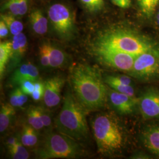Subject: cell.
Segmentation results:
<instances>
[{
  "mask_svg": "<svg viewBox=\"0 0 159 159\" xmlns=\"http://www.w3.org/2000/svg\"><path fill=\"white\" fill-rule=\"evenodd\" d=\"M12 42L6 41L0 43V76L2 79L7 64L11 58Z\"/></svg>",
  "mask_w": 159,
  "mask_h": 159,
  "instance_id": "cell-17",
  "label": "cell"
},
{
  "mask_svg": "<svg viewBox=\"0 0 159 159\" xmlns=\"http://www.w3.org/2000/svg\"><path fill=\"white\" fill-rule=\"evenodd\" d=\"M158 14H159V11H158V13H157Z\"/></svg>",
  "mask_w": 159,
  "mask_h": 159,
  "instance_id": "cell-37",
  "label": "cell"
},
{
  "mask_svg": "<svg viewBox=\"0 0 159 159\" xmlns=\"http://www.w3.org/2000/svg\"><path fill=\"white\" fill-rule=\"evenodd\" d=\"M22 144L18 141L12 148H8L9 153L12 159H27L29 158V152Z\"/></svg>",
  "mask_w": 159,
  "mask_h": 159,
  "instance_id": "cell-26",
  "label": "cell"
},
{
  "mask_svg": "<svg viewBox=\"0 0 159 159\" xmlns=\"http://www.w3.org/2000/svg\"><path fill=\"white\" fill-rule=\"evenodd\" d=\"M38 108L40 118L44 127H50L51 125V118L50 112L42 107H38Z\"/></svg>",
  "mask_w": 159,
  "mask_h": 159,
  "instance_id": "cell-31",
  "label": "cell"
},
{
  "mask_svg": "<svg viewBox=\"0 0 159 159\" xmlns=\"http://www.w3.org/2000/svg\"><path fill=\"white\" fill-rule=\"evenodd\" d=\"M104 82L109 85L111 88H112L114 91L119 92L123 94H125L130 96H134V90L131 85H126L124 84H121L114 81L112 80L104 79Z\"/></svg>",
  "mask_w": 159,
  "mask_h": 159,
  "instance_id": "cell-24",
  "label": "cell"
},
{
  "mask_svg": "<svg viewBox=\"0 0 159 159\" xmlns=\"http://www.w3.org/2000/svg\"><path fill=\"white\" fill-rule=\"evenodd\" d=\"M156 21H157V24L159 25V14H157V17H156Z\"/></svg>",
  "mask_w": 159,
  "mask_h": 159,
  "instance_id": "cell-36",
  "label": "cell"
},
{
  "mask_svg": "<svg viewBox=\"0 0 159 159\" xmlns=\"http://www.w3.org/2000/svg\"><path fill=\"white\" fill-rule=\"evenodd\" d=\"M47 48L50 57V67L52 68L61 67L66 60L64 52L50 44L47 43Z\"/></svg>",
  "mask_w": 159,
  "mask_h": 159,
  "instance_id": "cell-18",
  "label": "cell"
},
{
  "mask_svg": "<svg viewBox=\"0 0 159 159\" xmlns=\"http://www.w3.org/2000/svg\"><path fill=\"white\" fill-rule=\"evenodd\" d=\"M86 110L70 91L64 98L63 106L55 120L58 133L76 141L87 138L89 129L86 120Z\"/></svg>",
  "mask_w": 159,
  "mask_h": 159,
  "instance_id": "cell-2",
  "label": "cell"
},
{
  "mask_svg": "<svg viewBox=\"0 0 159 159\" xmlns=\"http://www.w3.org/2000/svg\"><path fill=\"white\" fill-rule=\"evenodd\" d=\"M18 141H19V140H18V138H16V137H12L10 138V139L8 140L7 142L8 149L10 148H12V146H14Z\"/></svg>",
  "mask_w": 159,
  "mask_h": 159,
  "instance_id": "cell-35",
  "label": "cell"
},
{
  "mask_svg": "<svg viewBox=\"0 0 159 159\" xmlns=\"http://www.w3.org/2000/svg\"><path fill=\"white\" fill-rule=\"evenodd\" d=\"M27 48V39L23 33L14 35L12 40V54L9 68H16L20 63Z\"/></svg>",
  "mask_w": 159,
  "mask_h": 159,
  "instance_id": "cell-12",
  "label": "cell"
},
{
  "mask_svg": "<svg viewBox=\"0 0 159 159\" xmlns=\"http://www.w3.org/2000/svg\"><path fill=\"white\" fill-rule=\"evenodd\" d=\"M6 8L14 16H24L28 10V0H8Z\"/></svg>",
  "mask_w": 159,
  "mask_h": 159,
  "instance_id": "cell-20",
  "label": "cell"
},
{
  "mask_svg": "<svg viewBox=\"0 0 159 159\" xmlns=\"http://www.w3.org/2000/svg\"><path fill=\"white\" fill-rule=\"evenodd\" d=\"M98 152L111 155L120 151L125 144L124 131L117 119L111 114H100L91 124Z\"/></svg>",
  "mask_w": 159,
  "mask_h": 159,
  "instance_id": "cell-3",
  "label": "cell"
},
{
  "mask_svg": "<svg viewBox=\"0 0 159 159\" xmlns=\"http://www.w3.org/2000/svg\"><path fill=\"white\" fill-rule=\"evenodd\" d=\"M142 140L148 150L159 157V126L151 127L144 131Z\"/></svg>",
  "mask_w": 159,
  "mask_h": 159,
  "instance_id": "cell-14",
  "label": "cell"
},
{
  "mask_svg": "<svg viewBox=\"0 0 159 159\" xmlns=\"http://www.w3.org/2000/svg\"><path fill=\"white\" fill-rule=\"evenodd\" d=\"M9 29L7 26V25L6 24V23L4 22V20H2V19H1V21H0V38L4 39L6 37L9 32Z\"/></svg>",
  "mask_w": 159,
  "mask_h": 159,
  "instance_id": "cell-33",
  "label": "cell"
},
{
  "mask_svg": "<svg viewBox=\"0 0 159 159\" xmlns=\"http://www.w3.org/2000/svg\"><path fill=\"white\" fill-rule=\"evenodd\" d=\"M13 16L12 14H1V19L4 21L11 34L16 35L22 33L24 27L23 23L16 20Z\"/></svg>",
  "mask_w": 159,
  "mask_h": 159,
  "instance_id": "cell-21",
  "label": "cell"
},
{
  "mask_svg": "<svg viewBox=\"0 0 159 159\" xmlns=\"http://www.w3.org/2000/svg\"><path fill=\"white\" fill-rule=\"evenodd\" d=\"M34 85L35 89L31 96L34 101H39L44 97V83L37 80L34 82Z\"/></svg>",
  "mask_w": 159,
  "mask_h": 159,
  "instance_id": "cell-28",
  "label": "cell"
},
{
  "mask_svg": "<svg viewBox=\"0 0 159 159\" xmlns=\"http://www.w3.org/2000/svg\"><path fill=\"white\" fill-rule=\"evenodd\" d=\"M115 6L121 8H127L131 6V0H111Z\"/></svg>",
  "mask_w": 159,
  "mask_h": 159,
  "instance_id": "cell-34",
  "label": "cell"
},
{
  "mask_svg": "<svg viewBox=\"0 0 159 159\" xmlns=\"http://www.w3.org/2000/svg\"><path fill=\"white\" fill-rule=\"evenodd\" d=\"M34 82L33 80H25L19 85L24 93L27 95H31L35 89Z\"/></svg>",
  "mask_w": 159,
  "mask_h": 159,
  "instance_id": "cell-30",
  "label": "cell"
},
{
  "mask_svg": "<svg viewBox=\"0 0 159 159\" xmlns=\"http://www.w3.org/2000/svg\"><path fill=\"white\" fill-rule=\"evenodd\" d=\"M30 21L33 30L36 34H46L48 29V21L40 10H35L30 15Z\"/></svg>",
  "mask_w": 159,
  "mask_h": 159,
  "instance_id": "cell-15",
  "label": "cell"
},
{
  "mask_svg": "<svg viewBox=\"0 0 159 159\" xmlns=\"http://www.w3.org/2000/svg\"><path fill=\"white\" fill-rule=\"evenodd\" d=\"M89 11L96 12L101 10L104 7V0H80Z\"/></svg>",
  "mask_w": 159,
  "mask_h": 159,
  "instance_id": "cell-27",
  "label": "cell"
},
{
  "mask_svg": "<svg viewBox=\"0 0 159 159\" xmlns=\"http://www.w3.org/2000/svg\"><path fill=\"white\" fill-rule=\"evenodd\" d=\"M48 17L57 33L63 37H69L73 31V17L68 8L61 4L51 6L48 11Z\"/></svg>",
  "mask_w": 159,
  "mask_h": 159,
  "instance_id": "cell-8",
  "label": "cell"
},
{
  "mask_svg": "<svg viewBox=\"0 0 159 159\" xmlns=\"http://www.w3.org/2000/svg\"><path fill=\"white\" fill-rule=\"evenodd\" d=\"M65 84V80L59 76H54L44 81V94L43 100L46 106L54 107L61 101V93Z\"/></svg>",
  "mask_w": 159,
  "mask_h": 159,
  "instance_id": "cell-10",
  "label": "cell"
},
{
  "mask_svg": "<svg viewBox=\"0 0 159 159\" xmlns=\"http://www.w3.org/2000/svg\"><path fill=\"white\" fill-rule=\"evenodd\" d=\"M137 2L144 16L150 17L155 11L159 0H137Z\"/></svg>",
  "mask_w": 159,
  "mask_h": 159,
  "instance_id": "cell-25",
  "label": "cell"
},
{
  "mask_svg": "<svg viewBox=\"0 0 159 159\" xmlns=\"http://www.w3.org/2000/svg\"><path fill=\"white\" fill-rule=\"evenodd\" d=\"M97 52L102 63L111 68L129 73L139 56L102 47H97Z\"/></svg>",
  "mask_w": 159,
  "mask_h": 159,
  "instance_id": "cell-7",
  "label": "cell"
},
{
  "mask_svg": "<svg viewBox=\"0 0 159 159\" xmlns=\"http://www.w3.org/2000/svg\"><path fill=\"white\" fill-rule=\"evenodd\" d=\"M77 142L60 133H49L37 150V156L40 159H43L78 157L82 150Z\"/></svg>",
  "mask_w": 159,
  "mask_h": 159,
  "instance_id": "cell-5",
  "label": "cell"
},
{
  "mask_svg": "<svg viewBox=\"0 0 159 159\" xmlns=\"http://www.w3.org/2000/svg\"><path fill=\"white\" fill-rule=\"evenodd\" d=\"M15 114L14 107L10 103L2 104L0 110V131L2 133L7 129L12 117Z\"/></svg>",
  "mask_w": 159,
  "mask_h": 159,
  "instance_id": "cell-16",
  "label": "cell"
},
{
  "mask_svg": "<svg viewBox=\"0 0 159 159\" xmlns=\"http://www.w3.org/2000/svg\"><path fill=\"white\" fill-rule=\"evenodd\" d=\"M109 97L113 106L121 113H132L134 106L139 102V99L135 97L130 96L116 91L110 93Z\"/></svg>",
  "mask_w": 159,
  "mask_h": 159,
  "instance_id": "cell-11",
  "label": "cell"
},
{
  "mask_svg": "<svg viewBox=\"0 0 159 159\" xmlns=\"http://www.w3.org/2000/svg\"><path fill=\"white\" fill-rule=\"evenodd\" d=\"M131 76L144 81L159 78V48L139 55L129 73Z\"/></svg>",
  "mask_w": 159,
  "mask_h": 159,
  "instance_id": "cell-6",
  "label": "cell"
},
{
  "mask_svg": "<svg viewBox=\"0 0 159 159\" xmlns=\"http://www.w3.org/2000/svg\"><path fill=\"white\" fill-rule=\"evenodd\" d=\"M36 130L31 125L23 127L21 136V142L25 147H33L38 142V134Z\"/></svg>",
  "mask_w": 159,
  "mask_h": 159,
  "instance_id": "cell-19",
  "label": "cell"
},
{
  "mask_svg": "<svg viewBox=\"0 0 159 159\" xmlns=\"http://www.w3.org/2000/svg\"><path fill=\"white\" fill-rule=\"evenodd\" d=\"M70 80L74 96L87 111L104 106L107 96L106 83L97 68L78 64L71 69Z\"/></svg>",
  "mask_w": 159,
  "mask_h": 159,
  "instance_id": "cell-1",
  "label": "cell"
},
{
  "mask_svg": "<svg viewBox=\"0 0 159 159\" xmlns=\"http://www.w3.org/2000/svg\"><path fill=\"white\" fill-rule=\"evenodd\" d=\"M27 119L29 125L36 130H40L44 127L40 118L38 107H30L27 111Z\"/></svg>",
  "mask_w": 159,
  "mask_h": 159,
  "instance_id": "cell-22",
  "label": "cell"
},
{
  "mask_svg": "<svg viewBox=\"0 0 159 159\" xmlns=\"http://www.w3.org/2000/svg\"><path fill=\"white\" fill-rule=\"evenodd\" d=\"M27 95L23 93L20 87H17L10 96V103L14 107H20L27 102Z\"/></svg>",
  "mask_w": 159,
  "mask_h": 159,
  "instance_id": "cell-23",
  "label": "cell"
},
{
  "mask_svg": "<svg viewBox=\"0 0 159 159\" xmlns=\"http://www.w3.org/2000/svg\"><path fill=\"white\" fill-rule=\"evenodd\" d=\"M143 117L150 119L159 117V91L151 89L146 91L138 102Z\"/></svg>",
  "mask_w": 159,
  "mask_h": 159,
  "instance_id": "cell-9",
  "label": "cell"
},
{
  "mask_svg": "<svg viewBox=\"0 0 159 159\" xmlns=\"http://www.w3.org/2000/svg\"><path fill=\"white\" fill-rule=\"evenodd\" d=\"M105 78L126 85H131L132 84V81L130 78L125 75H107Z\"/></svg>",
  "mask_w": 159,
  "mask_h": 159,
  "instance_id": "cell-32",
  "label": "cell"
},
{
  "mask_svg": "<svg viewBox=\"0 0 159 159\" xmlns=\"http://www.w3.org/2000/svg\"><path fill=\"white\" fill-rule=\"evenodd\" d=\"M98 47L113 48L134 55L159 48L153 40L145 35L124 29L108 30L98 39Z\"/></svg>",
  "mask_w": 159,
  "mask_h": 159,
  "instance_id": "cell-4",
  "label": "cell"
},
{
  "mask_svg": "<svg viewBox=\"0 0 159 159\" xmlns=\"http://www.w3.org/2000/svg\"><path fill=\"white\" fill-rule=\"evenodd\" d=\"M39 79V71L32 64H24L17 68L12 74L10 83L12 85H20L25 80L36 81Z\"/></svg>",
  "mask_w": 159,
  "mask_h": 159,
  "instance_id": "cell-13",
  "label": "cell"
},
{
  "mask_svg": "<svg viewBox=\"0 0 159 159\" xmlns=\"http://www.w3.org/2000/svg\"><path fill=\"white\" fill-rule=\"evenodd\" d=\"M40 61L41 63L44 67H49L50 64V57L47 48V43H44L40 46L39 48Z\"/></svg>",
  "mask_w": 159,
  "mask_h": 159,
  "instance_id": "cell-29",
  "label": "cell"
}]
</instances>
